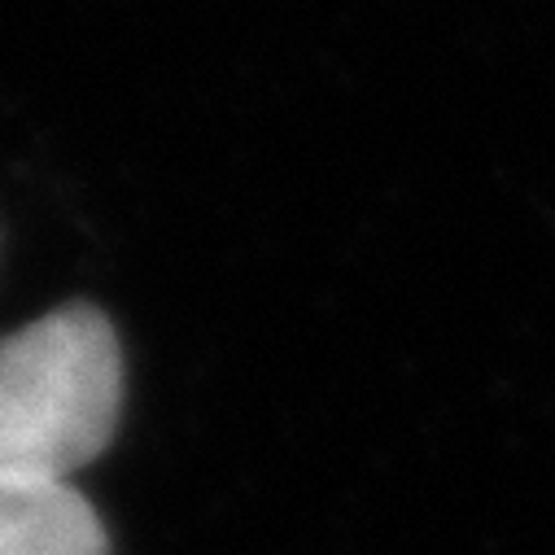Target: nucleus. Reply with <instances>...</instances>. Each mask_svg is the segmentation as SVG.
<instances>
[{"instance_id":"1","label":"nucleus","mask_w":555,"mask_h":555,"mask_svg":"<svg viewBox=\"0 0 555 555\" xmlns=\"http://www.w3.org/2000/svg\"><path fill=\"white\" fill-rule=\"evenodd\" d=\"M122 406V354L109 320L62 307L0 341V477L70 481L92 464Z\"/></svg>"},{"instance_id":"2","label":"nucleus","mask_w":555,"mask_h":555,"mask_svg":"<svg viewBox=\"0 0 555 555\" xmlns=\"http://www.w3.org/2000/svg\"><path fill=\"white\" fill-rule=\"evenodd\" d=\"M0 555H109V538L70 481L0 477Z\"/></svg>"}]
</instances>
